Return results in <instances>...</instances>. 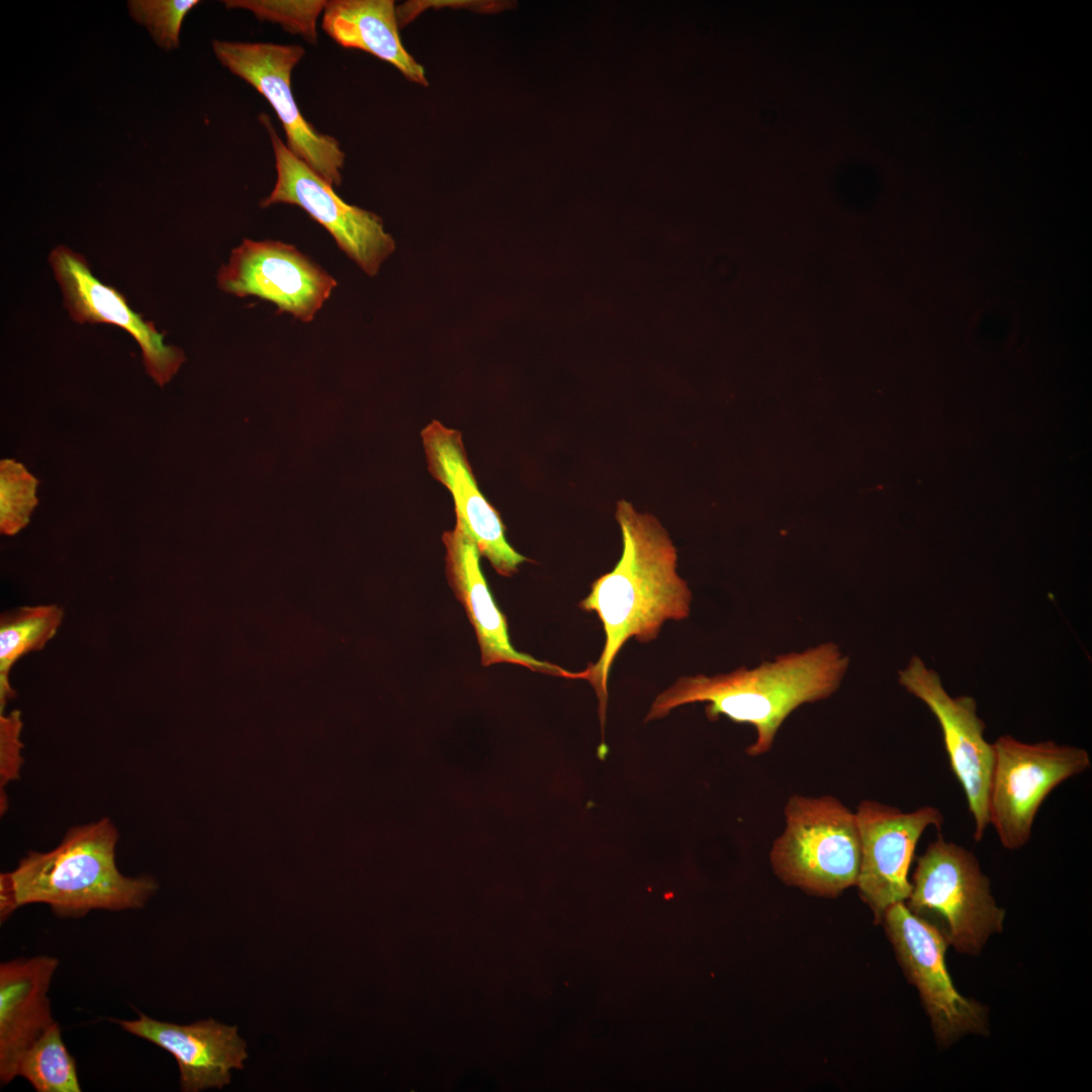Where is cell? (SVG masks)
<instances>
[{"label":"cell","instance_id":"1","mask_svg":"<svg viewBox=\"0 0 1092 1092\" xmlns=\"http://www.w3.org/2000/svg\"><path fill=\"white\" fill-rule=\"evenodd\" d=\"M616 519L622 534L621 557L579 603L580 609L598 615L605 632L599 660L585 668L599 700L602 730L609 673L620 649L632 637L642 643L656 639L666 620L689 617L692 601L687 581L676 573V550L657 519L624 499L617 505Z\"/></svg>","mask_w":1092,"mask_h":1092},{"label":"cell","instance_id":"2","mask_svg":"<svg viewBox=\"0 0 1092 1092\" xmlns=\"http://www.w3.org/2000/svg\"><path fill=\"white\" fill-rule=\"evenodd\" d=\"M848 660L829 642L778 655L752 669L741 666L714 676H684L657 696L646 721L686 704L707 703L709 720L725 716L755 728L756 739L746 752L757 756L771 748L778 730L794 710L826 699L838 689Z\"/></svg>","mask_w":1092,"mask_h":1092},{"label":"cell","instance_id":"3","mask_svg":"<svg viewBox=\"0 0 1092 1092\" xmlns=\"http://www.w3.org/2000/svg\"><path fill=\"white\" fill-rule=\"evenodd\" d=\"M119 835L108 818L71 827L52 850H30L11 872L0 875V919L18 908L47 904L61 918L92 910L143 908L159 885L150 876L122 875L115 861Z\"/></svg>","mask_w":1092,"mask_h":1092},{"label":"cell","instance_id":"4","mask_svg":"<svg viewBox=\"0 0 1092 1092\" xmlns=\"http://www.w3.org/2000/svg\"><path fill=\"white\" fill-rule=\"evenodd\" d=\"M906 905L962 953L978 954L1001 932L1005 911L991 893L977 857L942 836L917 858Z\"/></svg>","mask_w":1092,"mask_h":1092},{"label":"cell","instance_id":"5","mask_svg":"<svg viewBox=\"0 0 1092 1092\" xmlns=\"http://www.w3.org/2000/svg\"><path fill=\"white\" fill-rule=\"evenodd\" d=\"M770 849L776 875L807 893L836 897L856 885L860 841L855 813L831 796H792Z\"/></svg>","mask_w":1092,"mask_h":1092},{"label":"cell","instance_id":"6","mask_svg":"<svg viewBox=\"0 0 1092 1092\" xmlns=\"http://www.w3.org/2000/svg\"><path fill=\"white\" fill-rule=\"evenodd\" d=\"M993 744L994 759L988 793V817L1009 850L1031 837L1035 815L1051 792L1090 768L1088 751L1054 741L1025 743L1009 735Z\"/></svg>","mask_w":1092,"mask_h":1092},{"label":"cell","instance_id":"7","mask_svg":"<svg viewBox=\"0 0 1092 1092\" xmlns=\"http://www.w3.org/2000/svg\"><path fill=\"white\" fill-rule=\"evenodd\" d=\"M259 120L270 136L277 172L275 185L260 206L286 203L300 207L331 234L338 247L366 274L376 275L395 250V242L385 232L382 219L345 202L332 185L287 148L268 114H260Z\"/></svg>","mask_w":1092,"mask_h":1092},{"label":"cell","instance_id":"8","mask_svg":"<svg viewBox=\"0 0 1092 1092\" xmlns=\"http://www.w3.org/2000/svg\"><path fill=\"white\" fill-rule=\"evenodd\" d=\"M219 63L258 91L280 120L287 148L333 187L342 183L346 155L332 135L322 133L300 113L291 90V73L305 55L299 44L215 39Z\"/></svg>","mask_w":1092,"mask_h":1092},{"label":"cell","instance_id":"9","mask_svg":"<svg viewBox=\"0 0 1092 1092\" xmlns=\"http://www.w3.org/2000/svg\"><path fill=\"white\" fill-rule=\"evenodd\" d=\"M882 922L908 981L918 992L937 1043L947 1048L969 1034L989 1032L987 1008L963 996L945 965L947 942L905 902L887 909Z\"/></svg>","mask_w":1092,"mask_h":1092},{"label":"cell","instance_id":"10","mask_svg":"<svg viewBox=\"0 0 1092 1092\" xmlns=\"http://www.w3.org/2000/svg\"><path fill=\"white\" fill-rule=\"evenodd\" d=\"M216 281L225 293L270 301L279 313H289L303 323L313 321L338 284L294 246L250 239L232 250Z\"/></svg>","mask_w":1092,"mask_h":1092},{"label":"cell","instance_id":"11","mask_svg":"<svg viewBox=\"0 0 1092 1092\" xmlns=\"http://www.w3.org/2000/svg\"><path fill=\"white\" fill-rule=\"evenodd\" d=\"M854 813L860 841L855 886L875 922L881 923L889 907L910 895L908 873L923 832L930 826L940 829L944 819L933 806L904 812L872 800L860 802Z\"/></svg>","mask_w":1092,"mask_h":1092},{"label":"cell","instance_id":"12","mask_svg":"<svg viewBox=\"0 0 1092 1092\" xmlns=\"http://www.w3.org/2000/svg\"><path fill=\"white\" fill-rule=\"evenodd\" d=\"M899 682L937 719L950 768L963 788L974 819V839L980 841L989 825L988 793L994 749L985 739L986 725L977 714L975 699L949 696L937 672L918 656L912 657L899 671Z\"/></svg>","mask_w":1092,"mask_h":1092},{"label":"cell","instance_id":"13","mask_svg":"<svg viewBox=\"0 0 1092 1092\" xmlns=\"http://www.w3.org/2000/svg\"><path fill=\"white\" fill-rule=\"evenodd\" d=\"M49 263L72 321L122 329L139 344L145 368L155 382L163 386L170 381L185 356L179 347L165 343V332L131 309L120 291L95 277L80 253L59 245L51 251Z\"/></svg>","mask_w":1092,"mask_h":1092},{"label":"cell","instance_id":"14","mask_svg":"<svg viewBox=\"0 0 1092 1092\" xmlns=\"http://www.w3.org/2000/svg\"><path fill=\"white\" fill-rule=\"evenodd\" d=\"M421 437L428 470L451 493L460 520L484 556L504 576H512L528 559L508 542L499 513L479 490L467 458L462 434L438 421L426 426Z\"/></svg>","mask_w":1092,"mask_h":1092},{"label":"cell","instance_id":"15","mask_svg":"<svg viewBox=\"0 0 1092 1092\" xmlns=\"http://www.w3.org/2000/svg\"><path fill=\"white\" fill-rule=\"evenodd\" d=\"M446 548L448 582L472 624L484 666L508 662L568 678L584 679V671L571 672L520 652L511 643L506 617L498 609L480 568V552L463 523L442 536Z\"/></svg>","mask_w":1092,"mask_h":1092},{"label":"cell","instance_id":"16","mask_svg":"<svg viewBox=\"0 0 1092 1092\" xmlns=\"http://www.w3.org/2000/svg\"><path fill=\"white\" fill-rule=\"evenodd\" d=\"M111 1020L124 1031L171 1054L177 1062L184 1092L223 1088L231 1082L232 1070L243 1069L248 1058L247 1044L238 1027L212 1018L177 1024L140 1013L136 1019Z\"/></svg>","mask_w":1092,"mask_h":1092},{"label":"cell","instance_id":"17","mask_svg":"<svg viewBox=\"0 0 1092 1092\" xmlns=\"http://www.w3.org/2000/svg\"><path fill=\"white\" fill-rule=\"evenodd\" d=\"M59 961L36 956L0 965V1082L17 1077L24 1053L55 1023L48 996Z\"/></svg>","mask_w":1092,"mask_h":1092},{"label":"cell","instance_id":"18","mask_svg":"<svg viewBox=\"0 0 1092 1092\" xmlns=\"http://www.w3.org/2000/svg\"><path fill=\"white\" fill-rule=\"evenodd\" d=\"M398 26L392 0H330L323 12L322 27L337 43L372 54L427 86L424 68L404 49Z\"/></svg>","mask_w":1092,"mask_h":1092},{"label":"cell","instance_id":"19","mask_svg":"<svg viewBox=\"0 0 1092 1092\" xmlns=\"http://www.w3.org/2000/svg\"><path fill=\"white\" fill-rule=\"evenodd\" d=\"M64 619L62 607L51 604L25 606L2 614L0 619V713L15 692L9 672L23 655L42 649L55 637Z\"/></svg>","mask_w":1092,"mask_h":1092},{"label":"cell","instance_id":"20","mask_svg":"<svg viewBox=\"0 0 1092 1092\" xmlns=\"http://www.w3.org/2000/svg\"><path fill=\"white\" fill-rule=\"evenodd\" d=\"M16 1074L36 1092L82 1091L76 1061L67 1050L58 1022L24 1053Z\"/></svg>","mask_w":1092,"mask_h":1092},{"label":"cell","instance_id":"21","mask_svg":"<svg viewBox=\"0 0 1092 1092\" xmlns=\"http://www.w3.org/2000/svg\"><path fill=\"white\" fill-rule=\"evenodd\" d=\"M223 4L248 10L257 20L279 24L285 31L316 44V21L327 0H225Z\"/></svg>","mask_w":1092,"mask_h":1092},{"label":"cell","instance_id":"22","mask_svg":"<svg viewBox=\"0 0 1092 1092\" xmlns=\"http://www.w3.org/2000/svg\"><path fill=\"white\" fill-rule=\"evenodd\" d=\"M38 480L26 468L12 459L0 462V531L15 535L28 523L37 505L35 491Z\"/></svg>","mask_w":1092,"mask_h":1092},{"label":"cell","instance_id":"23","mask_svg":"<svg viewBox=\"0 0 1092 1092\" xmlns=\"http://www.w3.org/2000/svg\"><path fill=\"white\" fill-rule=\"evenodd\" d=\"M198 0H130L127 7L134 21L147 27L156 43L165 50L179 47L182 22Z\"/></svg>","mask_w":1092,"mask_h":1092},{"label":"cell","instance_id":"24","mask_svg":"<svg viewBox=\"0 0 1092 1092\" xmlns=\"http://www.w3.org/2000/svg\"><path fill=\"white\" fill-rule=\"evenodd\" d=\"M23 722L21 712L0 714V793L6 785L18 780L24 759L21 741Z\"/></svg>","mask_w":1092,"mask_h":1092}]
</instances>
